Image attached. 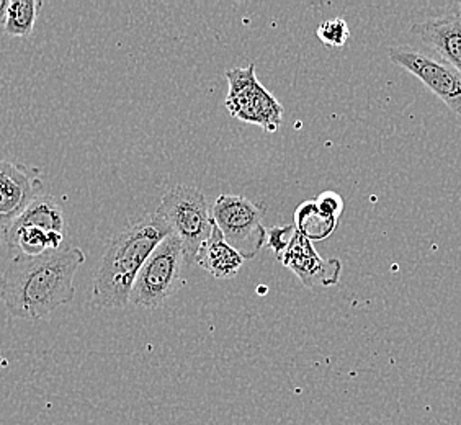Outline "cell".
<instances>
[{"mask_svg":"<svg viewBox=\"0 0 461 425\" xmlns=\"http://www.w3.org/2000/svg\"><path fill=\"white\" fill-rule=\"evenodd\" d=\"M10 228H38V230L62 232L66 230L61 204L51 195H40L25 212L12 222Z\"/></svg>","mask_w":461,"mask_h":425,"instance_id":"cell-13","label":"cell"},{"mask_svg":"<svg viewBox=\"0 0 461 425\" xmlns=\"http://www.w3.org/2000/svg\"><path fill=\"white\" fill-rule=\"evenodd\" d=\"M316 203L320 206L322 212L332 216V218H340V214L344 212V200L342 196L336 194V192H324L321 195L314 198Z\"/></svg>","mask_w":461,"mask_h":425,"instance_id":"cell-18","label":"cell"},{"mask_svg":"<svg viewBox=\"0 0 461 425\" xmlns=\"http://www.w3.org/2000/svg\"><path fill=\"white\" fill-rule=\"evenodd\" d=\"M388 54L391 61L416 76L453 113L461 116V77L458 72L411 46H393Z\"/></svg>","mask_w":461,"mask_h":425,"instance_id":"cell-7","label":"cell"},{"mask_svg":"<svg viewBox=\"0 0 461 425\" xmlns=\"http://www.w3.org/2000/svg\"><path fill=\"white\" fill-rule=\"evenodd\" d=\"M294 228L311 242L328 240L338 230L339 220L321 210L316 200H306L294 210Z\"/></svg>","mask_w":461,"mask_h":425,"instance_id":"cell-14","label":"cell"},{"mask_svg":"<svg viewBox=\"0 0 461 425\" xmlns=\"http://www.w3.org/2000/svg\"><path fill=\"white\" fill-rule=\"evenodd\" d=\"M43 192L40 168L0 159V220L9 230L12 222Z\"/></svg>","mask_w":461,"mask_h":425,"instance_id":"cell-8","label":"cell"},{"mask_svg":"<svg viewBox=\"0 0 461 425\" xmlns=\"http://www.w3.org/2000/svg\"><path fill=\"white\" fill-rule=\"evenodd\" d=\"M10 2H12V0H0V25H2V27H4V23H5V17H7V10H9Z\"/></svg>","mask_w":461,"mask_h":425,"instance_id":"cell-19","label":"cell"},{"mask_svg":"<svg viewBox=\"0 0 461 425\" xmlns=\"http://www.w3.org/2000/svg\"><path fill=\"white\" fill-rule=\"evenodd\" d=\"M169 234V224L158 212L118 232L108 242L94 276V303L100 308L128 306L136 275L160 240Z\"/></svg>","mask_w":461,"mask_h":425,"instance_id":"cell-2","label":"cell"},{"mask_svg":"<svg viewBox=\"0 0 461 425\" xmlns=\"http://www.w3.org/2000/svg\"><path fill=\"white\" fill-rule=\"evenodd\" d=\"M266 210L242 195H220L212 208L213 222L230 248L244 260L256 258L266 246L267 230L262 224Z\"/></svg>","mask_w":461,"mask_h":425,"instance_id":"cell-6","label":"cell"},{"mask_svg":"<svg viewBox=\"0 0 461 425\" xmlns=\"http://www.w3.org/2000/svg\"><path fill=\"white\" fill-rule=\"evenodd\" d=\"M316 35L320 38L321 43L332 48H340L348 41L350 28L344 18H329L318 27Z\"/></svg>","mask_w":461,"mask_h":425,"instance_id":"cell-16","label":"cell"},{"mask_svg":"<svg viewBox=\"0 0 461 425\" xmlns=\"http://www.w3.org/2000/svg\"><path fill=\"white\" fill-rule=\"evenodd\" d=\"M0 231H2V232H4V231H5V224H4V222H2V220H0Z\"/></svg>","mask_w":461,"mask_h":425,"instance_id":"cell-23","label":"cell"},{"mask_svg":"<svg viewBox=\"0 0 461 425\" xmlns=\"http://www.w3.org/2000/svg\"><path fill=\"white\" fill-rule=\"evenodd\" d=\"M195 264L218 280H230L238 275L244 258L224 240L221 231L214 224L212 236L203 242L196 254Z\"/></svg>","mask_w":461,"mask_h":425,"instance_id":"cell-11","label":"cell"},{"mask_svg":"<svg viewBox=\"0 0 461 425\" xmlns=\"http://www.w3.org/2000/svg\"><path fill=\"white\" fill-rule=\"evenodd\" d=\"M4 303V272L0 270V304Z\"/></svg>","mask_w":461,"mask_h":425,"instance_id":"cell-20","label":"cell"},{"mask_svg":"<svg viewBox=\"0 0 461 425\" xmlns=\"http://www.w3.org/2000/svg\"><path fill=\"white\" fill-rule=\"evenodd\" d=\"M64 234L53 231L38 230V228H9L4 231V242L10 252L17 256L36 258L50 250L61 249Z\"/></svg>","mask_w":461,"mask_h":425,"instance_id":"cell-12","label":"cell"},{"mask_svg":"<svg viewBox=\"0 0 461 425\" xmlns=\"http://www.w3.org/2000/svg\"><path fill=\"white\" fill-rule=\"evenodd\" d=\"M7 366H9V360L0 352V372H2L4 368H7Z\"/></svg>","mask_w":461,"mask_h":425,"instance_id":"cell-21","label":"cell"},{"mask_svg":"<svg viewBox=\"0 0 461 425\" xmlns=\"http://www.w3.org/2000/svg\"><path fill=\"white\" fill-rule=\"evenodd\" d=\"M286 268L296 275L306 288H328L338 285L342 272L339 258H322L310 240L298 231L293 236L292 244L278 258Z\"/></svg>","mask_w":461,"mask_h":425,"instance_id":"cell-9","label":"cell"},{"mask_svg":"<svg viewBox=\"0 0 461 425\" xmlns=\"http://www.w3.org/2000/svg\"><path fill=\"white\" fill-rule=\"evenodd\" d=\"M43 7L40 0H12L7 17L4 23V32L10 36L27 38L33 33L38 12Z\"/></svg>","mask_w":461,"mask_h":425,"instance_id":"cell-15","label":"cell"},{"mask_svg":"<svg viewBox=\"0 0 461 425\" xmlns=\"http://www.w3.org/2000/svg\"><path fill=\"white\" fill-rule=\"evenodd\" d=\"M86 262L80 248L50 250L36 258L15 256L4 272V304L12 316L45 319L72 302L74 276Z\"/></svg>","mask_w":461,"mask_h":425,"instance_id":"cell-1","label":"cell"},{"mask_svg":"<svg viewBox=\"0 0 461 425\" xmlns=\"http://www.w3.org/2000/svg\"><path fill=\"white\" fill-rule=\"evenodd\" d=\"M456 17L460 18L461 22V2L456 5Z\"/></svg>","mask_w":461,"mask_h":425,"instance_id":"cell-22","label":"cell"},{"mask_svg":"<svg viewBox=\"0 0 461 425\" xmlns=\"http://www.w3.org/2000/svg\"><path fill=\"white\" fill-rule=\"evenodd\" d=\"M226 79L230 90L224 104L230 115L244 123L258 124L267 133H276L284 122V105L258 82L256 66L228 69Z\"/></svg>","mask_w":461,"mask_h":425,"instance_id":"cell-5","label":"cell"},{"mask_svg":"<svg viewBox=\"0 0 461 425\" xmlns=\"http://www.w3.org/2000/svg\"><path fill=\"white\" fill-rule=\"evenodd\" d=\"M184 264V246L176 234H169L160 240L136 275L130 303L146 310L166 304L180 286Z\"/></svg>","mask_w":461,"mask_h":425,"instance_id":"cell-4","label":"cell"},{"mask_svg":"<svg viewBox=\"0 0 461 425\" xmlns=\"http://www.w3.org/2000/svg\"><path fill=\"white\" fill-rule=\"evenodd\" d=\"M156 212L182 242L185 262H195L198 250L212 236L214 226L206 196L194 185L172 186Z\"/></svg>","mask_w":461,"mask_h":425,"instance_id":"cell-3","label":"cell"},{"mask_svg":"<svg viewBox=\"0 0 461 425\" xmlns=\"http://www.w3.org/2000/svg\"><path fill=\"white\" fill-rule=\"evenodd\" d=\"M296 232L294 224H285V226H274L267 230L266 246L276 252V258H280L288 246L292 244L293 236Z\"/></svg>","mask_w":461,"mask_h":425,"instance_id":"cell-17","label":"cell"},{"mask_svg":"<svg viewBox=\"0 0 461 425\" xmlns=\"http://www.w3.org/2000/svg\"><path fill=\"white\" fill-rule=\"evenodd\" d=\"M411 33L430 46L461 77V22L456 14H447L414 23Z\"/></svg>","mask_w":461,"mask_h":425,"instance_id":"cell-10","label":"cell"}]
</instances>
